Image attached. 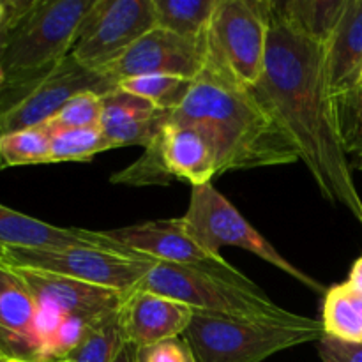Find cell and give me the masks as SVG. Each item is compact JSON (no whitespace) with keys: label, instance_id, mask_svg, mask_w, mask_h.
Here are the masks:
<instances>
[{"label":"cell","instance_id":"obj_5","mask_svg":"<svg viewBox=\"0 0 362 362\" xmlns=\"http://www.w3.org/2000/svg\"><path fill=\"white\" fill-rule=\"evenodd\" d=\"M325 336L322 322L253 320L198 313L182 334L194 362H262L274 354Z\"/></svg>","mask_w":362,"mask_h":362},{"label":"cell","instance_id":"obj_37","mask_svg":"<svg viewBox=\"0 0 362 362\" xmlns=\"http://www.w3.org/2000/svg\"><path fill=\"white\" fill-rule=\"evenodd\" d=\"M2 253H4V247H0V258H2Z\"/></svg>","mask_w":362,"mask_h":362},{"label":"cell","instance_id":"obj_19","mask_svg":"<svg viewBox=\"0 0 362 362\" xmlns=\"http://www.w3.org/2000/svg\"><path fill=\"white\" fill-rule=\"evenodd\" d=\"M325 48V71L332 98L361 83L362 0H346Z\"/></svg>","mask_w":362,"mask_h":362},{"label":"cell","instance_id":"obj_24","mask_svg":"<svg viewBox=\"0 0 362 362\" xmlns=\"http://www.w3.org/2000/svg\"><path fill=\"white\" fill-rule=\"evenodd\" d=\"M49 136L41 126L0 136V170L52 163Z\"/></svg>","mask_w":362,"mask_h":362},{"label":"cell","instance_id":"obj_10","mask_svg":"<svg viewBox=\"0 0 362 362\" xmlns=\"http://www.w3.org/2000/svg\"><path fill=\"white\" fill-rule=\"evenodd\" d=\"M152 28H156L152 0H95L69 55L99 73Z\"/></svg>","mask_w":362,"mask_h":362},{"label":"cell","instance_id":"obj_41","mask_svg":"<svg viewBox=\"0 0 362 362\" xmlns=\"http://www.w3.org/2000/svg\"><path fill=\"white\" fill-rule=\"evenodd\" d=\"M0 73H2V69H0Z\"/></svg>","mask_w":362,"mask_h":362},{"label":"cell","instance_id":"obj_1","mask_svg":"<svg viewBox=\"0 0 362 362\" xmlns=\"http://www.w3.org/2000/svg\"><path fill=\"white\" fill-rule=\"evenodd\" d=\"M251 90L296 141L322 197L362 226V198L338 136L324 42L300 32L279 2H272L264 74Z\"/></svg>","mask_w":362,"mask_h":362},{"label":"cell","instance_id":"obj_39","mask_svg":"<svg viewBox=\"0 0 362 362\" xmlns=\"http://www.w3.org/2000/svg\"><path fill=\"white\" fill-rule=\"evenodd\" d=\"M16 362H23V361H18V359H16Z\"/></svg>","mask_w":362,"mask_h":362},{"label":"cell","instance_id":"obj_17","mask_svg":"<svg viewBox=\"0 0 362 362\" xmlns=\"http://www.w3.org/2000/svg\"><path fill=\"white\" fill-rule=\"evenodd\" d=\"M101 103L99 129L112 148L148 147L168 120L170 112L119 87L101 95Z\"/></svg>","mask_w":362,"mask_h":362},{"label":"cell","instance_id":"obj_30","mask_svg":"<svg viewBox=\"0 0 362 362\" xmlns=\"http://www.w3.org/2000/svg\"><path fill=\"white\" fill-rule=\"evenodd\" d=\"M134 359L136 362H194L189 346L184 341L182 336L136 349Z\"/></svg>","mask_w":362,"mask_h":362},{"label":"cell","instance_id":"obj_23","mask_svg":"<svg viewBox=\"0 0 362 362\" xmlns=\"http://www.w3.org/2000/svg\"><path fill=\"white\" fill-rule=\"evenodd\" d=\"M334 117L343 152L352 170H362V83L334 95Z\"/></svg>","mask_w":362,"mask_h":362},{"label":"cell","instance_id":"obj_42","mask_svg":"<svg viewBox=\"0 0 362 362\" xmlns=\"http://www.w3.org/2000/svg\"><path fill=\"white\" fill-rule=\"evenodd\" d=\"M0 354H2V352H0Z\"/></svg>","mask_w":362,"mask_h":362},{"label":"cell","instance_id":"obj_16","mask_svg":"<svg viewBox=\"0 0 362 362\" xmlns=\"http://www.w3.org/2000/svg\"><path fill=\"white\" fill-rule=\"evenodd\" d=\"M37 300L11 265L0 260V352L34 362Z\"/></svg>","mask_w":362,"mask_h":362},{"label":"cell","instance_id":"obj_38","mask_svg":"<svg viewBox=\"0 0 362 362\" xmlns=\"http://www.w3.org/2000/svg\"><path fill=\"white\" fill-rule=\"evenodd\" d=\"M361 83H362V73H361ZM361 83H359V85H361Z\"/></svg>","mask_w":362,"mask_h":362},{"label":"cell","instance_id":"obj_28","mask_svg":"<svg viewBox=\"0 0 362 362\" xmlns=\"http://www.w3.org/2000/svg\"><path fill=\"white\" fill-rule=\"evenodd\" d=\"M101 95L94 92H83L67 101L41 127L48 134L69 129H94V127H99V122H101Z\"/></svg>","mask_w":362,"mask_h":362},{"label":"cell","instance_id":"obj_11","mask_svg":"<svg viewBox=\"0 0 362 362\" xmlns=\"http://www.w3.org/2000/svg\"><path fill=\"white\" fill-rule=\"evenodd\" d=\"M207 35V34H205ZM207 60V42L204 39H187L165 30L152 28L99 73L117 83L126 78L145 74H168L193 81L200 76Z\"/></svg>","mask_w":362,"mask_h":362},{"label":"cell","instance_id":"obj_35","mask_svg":"<svg viewBox=\"0 0 362 362\" xmlns=\"http://www.w3.org/2000/svg\"><path fill=\"white\" fill-rule=\"evenodd\" d=\"M0 362H13V359H9V357H7V356L0 354Z\"/></svg>","mask_w":362,"mask_h":362},{"label":"cell","instance_id":"obj_18","mask_svg":"<svg viewBox=\"0 0 362 362\" xmlns=\"http://www.w3.org/2000/svg\"><path fill=\"white\" fill-rule=\"evenodd\" d=\"M158 138L163 163L173 180H186L191 187H200L218 175L214 151L197 129L166 120Z\"/></svg>","mask_w":362,"mask_h":362},{"label":"cell","instance_id":"obj_3","mask_svg":"<svg viewBox=\"0 0 362 362\" xmlns=\"http://www.w3.org/2000/svg\"><path fill=\"white\" fill-rule=\"evenodd\" d=\"M0 28V69L4 83L55 66L71 53L81 23L95 0L4 2Z\"/></svg>","mask_w":362,"mask_h":362},{"label":"cell","instance_id":"obj_2","mask_svg":"<svg viewBox=\"0 0 362 362\" xmlns=\"http://www.w3.org/2000/svg\"><path fill=\"white\" fill-rule=\"evenodd\" d=\"M168 120L193 127L209 141L218 175L300 161L296 141L253 90L209 60Z\"/></svg>","mask_w":362,"mask_h":362},{"label":"cell","instance_id":"obj_14","mask_svg":"<svg viewBox=\"0 0 362 362\" xmlns=\"http://www.w3.org/2000/svg\"><path fill=\"white\" fill-rule=\"evenodd\" d=\"M0 247H23V250H62V247H94L120 255L131 253L105 235L85 228H64L35 219L23 212L0 205Z\"/></svg>","mask_w":362,"mask_h":362},{"label":"cell","instance_id":"obj_9","mask_svg":"<svg viewBox=\"0 0 362 362\" xmlns=\"http://www.w3.org/2000/svg\"><path fill=\"white\" fill-rule=\"evenodd\" d=\"M0 260L11 267L34 269L78 279L88 285L115 290L122 296L133 292L156 260L147 257L113 253L94 247L23 250L4 247Z\"/></svg>","mask_w":362,"mask_h":362},{"label":"cell","instance_id":"obj_22","mask_svg":"<svg viewBox=\"0 0 362 362\" xmlns=\"http://www.w3.org/2000/svg\"><path fill=\"white\" fill-rule=\"evenodd\" d=\"M345 2L346 0H290L279 4L300 32L325 45L338 25Z\"/></svg>","mask_w":362,"mask_h":362},{"label":"cell","instance_id":"obj_25","mask_svg":"<svg viewBox=\"0 0 362 362\" xmlns=\"http://www.w3.org/2000/svg\"><path fill=\"white\" fill-rule=\"evenodd\" d=\"M117 87L152 103L165 112H173L186 98L191 81L168 74H145V76L126 78L119 81Z\"/></svg>","mask_w":362,"mask_h":362},{"label":"cell","instance_id":"obj_8","mask_svg":"<svg viewBox=\"0 0 362 362\" xmlns=\"http://www.w3.org/2000/svg\"><path fill=\"white\" fill-rule=\"evenodd\" d=\"M180 221L187 233L193 237L194 243L218 260H225L221 257V247H240V250L257 255L267 264L274 265L285 274L296 278L303 285L310 286L313 292H327L317 279L290 264L265 237H262L253 228L251 223L246 221V218L233 207L232 202L225 194L219 193L212 184L191 189L189 205Z\"/></svg>","mask_w":362,"mask_h":362},{"label":"cell","instance_id":"obj_32","mask_svg":"<svg viewBox=\"0 0 362 362\" xmlns=\"http://www.w3.org/2000/svg\"><path fill=\"white\" fill-rule=\"evenodd\" d=\"M346 283H349L354 290L362 293V257L352 265V271H350L349 281Z\"/></svg>","mask_w":362,"mask_h":362},{"label":"cell","instance_id":"obj_36","mask_svg":"<svg viewBox=\"0 0 362 362\" xmlns=\"http://www.w3.org/2000/svg\"><path fill=\"white\" fill-rule=\"evenodd\" d=\"M2 85H4V74L0 73V88H2Z\"/></svg>","mask_w":362,"mask_h":362},{"label":"cell","instance_id":"obj_20","mask_svg":"<svg viewBox=\"0 0 362 362\" xmlns=\"http://www.w3.org/2000/svg\"><path fill=\"white\" fill-rule=\"evenodd\" d=\"M322 325L329 338L362 343V293L349 283H339L325 292Z\"/></svg>","mask_w":362,"mask_h":362},{"label":"cell","instance_id":"obj_31","mask_svg":"<svg viewBox=\"0 0 362 362\" xmlns=\"http://www.w3.org/2000/svg\"><path fill=\"white\" fill-rule=\"evenodd\" d=\"M318 343L322 362H362V343H345L324 336Z\"/></svg>","mask_w":362,"mask_h":362},{"label":"cell","instance_id":"obj_15","mask_svg":"<svg viewBox=\"0 0 362 362\" xmlns=\"http://www.w3.org/2000/svg\"><path fill=\"white\" fill-rule=\"evenodd\" d=\"M13 269L30 288L37 303L49 304L64 315L103 318L119 311L122 306L124 296L115 290L88 285L52 272L20 267Z\"/></svg>","mask_w":362,"mask_h":362},{"label":"cell","instance_id":"obj_7","mask_svg":"<svg viewBox=\"0 0 362 362\" xmlns=\"http://www.w3.org/2000/svg\"><path fill=\"white\" fill-rule=\"evenodd\" d=\"M274 0H218L207 28V60L246 88L264 74Z\"/></svg>","mask_w":362,"mask_h":362},{"label":"cell","instance_id":"obj_27","mask_svg":"<svg viewBox=\"0 0 362 362\" xmlns=\"http://www.w3.org/2000/svg\"><path fill=\"white\" fill-rule=\"evenodd\" d=\"M126 343L120 329L119 311L106 317L73 354L60 362H113Z\"/></svg>","mask_w":362,"mask_h":362},{"label":"cell","instance_id":"obj_6","mask_svg":"<svg viewBox=\"0 0 362 362\" xmlns=\"http://www.w3.org/2000/svg\"><path fill=\"white\" fill-rule=\"evenodd\" d=\"M117 81L78 64L71 55L55 66L0 88V136L42 126L83 92L105 95Z\"/></svg>","mask_w":362,"mask_h":362},{"label":"cell","instance_id":"obj_26","mask_svg":"<svg viewBox=\"0 0 362 362\" xmlns=\"http://www.w3.org/2000/svg\"><path fill=\"white\" fill-rule=\"evenodd\" d=\"M52 163L90 161L94 156L110 151V144L99 127L94 129H69L49 134Z\"/></svg>","mask_w":362,"mask_h":362},{"label":"cell","instance_id":"obj_4","mask_svg":"<svg viewBox=\"0 0 362 362\" xmlns=\"http://www.w3.org/2000/svg\"><path fill=\"white\" fill-rule=\"evenodd\" d=\"M136 288L186 304L198 313L278 322L300 318L272 303L239 271L219 272L198 265L156 262Z\"/></svg>","mask_w":362,"mask_h":362},{"label":"cell","instance_id":"obj_34","mask_svg":"<svg viewBox=\"0 0 362 362\" xmlns=\"http://www.w3.org/2000/svg\"><path fill=\"white\" fill-rule=\"evenodd\" d=\"M4 16H6V4L0 2V28H2L4 23Z\"/></svg>","mask_w":362,"mask_h":362},{"label":"cell","instance_id":"obj_12","mask_svg":"<svg viewBox=\"0 0 362 362\" xmlns=\"http://www.w3.org/2000/svg\"><path fill=\"white\" fill-rule=\"evenodd\" d=\"M103 232L131 253L152 258L156 262L198 265L219 272H237V269H233L226 260H218L202 250L184 228L180 218L147 221Z\"/></svg>","mask_w":362,"mask_h":362},{"label":"cell","instance_id":"obj_13","mask_svg":"<svg viewBox=\"0 0 362 362\" xmlns=\"http://www.w3.org/2000/svg\"><path fill=\"white\" fill-rule=\"evenodd\" d=\"M193 313L186 304L136 288L124 296L119 320L126 343L141 349L180 338L193 320Z\"/></svg>","mask_w":362,"mask_h":362},{"label":"cell","instance_id":"obj_40","mask_svg":"<svg viewBox=\"0 0 362 362\" xmlns=\"http://www.w3.org/2000/svg\"><path fill=\"white\" fill-rule=\"evenodd\" d=\"M13 362H16V359H13Z\"/></svg>","mask_w":362,"mask_h":362},{"label":"cell","instance_id":"obj_33","mask_svg":"<svg viewBox=\"0 0 362 362\" xmlns=\"http://www.w3.org/2000/svg\"><path fill=\"white\" fill-rule=\"evenodd\" d=\"M134 356H136V346H133L131 343H124L113 362H136Z\"/></svg>","mask_w":362,"mask_h":362},{"label":"cell","instance_id":"obj_21","mask_svg":"<svg viewBox=\"0 0 362 362\" xmlns=\"http://www.w3.org/2000/svg\"><path fill=\"white\" fill-rule=\"evenodd\" d=\"M156 27L180 37L204 39L218 0H152Z\"/></svg>","mask_w":362,"mask_h":362},{"label":"cell","instance_id":"obj_29","mask_svg":"<svg viewBox=\"0 0 362 362\" xmlns=\"http://www.w3.org/2000/svg\"><path fill=\"white\" fill-rule=\"evenodd\" d=\"M158 136L151 141L148 147L144 148V154L136 161L117 172L110 180L113 184H124V186H170L173 179L166 172L165 163H163Z\"/></svg>","mask_w":362,"mask_h":362}]
</instances>
